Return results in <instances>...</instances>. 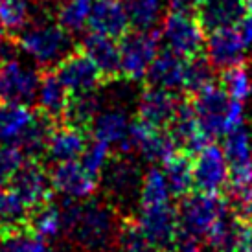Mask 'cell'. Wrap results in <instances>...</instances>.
Wrapping results in <instances>:
<instances>
[{"label":"cell","mask_w":252,"mask_h":252,"mask_svg":"<svg viewBox=\"0 0 252 252\" xmlns=\"http://www.w3.org/2000/svg\"><path fill=\"white\" fill-rule=\"evenodd\" d=\"M64 236L79 251L112 252L120 230V212L109 201H72L61 203Z\"/></svg>","instance_id":"cell-1"},{"label":"cell","mask_w":252,"mask_h":252,"mask_svg":"<svg viewBox=\"0 0 252 252\" xmlns=\"http://www.w3.org/2000/svg\"><path fill=\"white\" fill-rule=\"evenodd\" d=\"M21 50L44 70H54L70 52L76 50L70 32L56 21V17L32 19L17 33Z\"/></svg>","instance_id":"cell-2"},{"label":"cell","mask_w":252,"mask_h":252,"mask_svg":"<svg viewBox=\"0 0 252 252\" xmlns=\"http://www.w3.org/2000/svg\"><path fill=\"white\" fill-rule=\"evenodd\" d=\"M199 127L208 140L221 138L234 127L243 124L241 101L228 96L221 83L210 85L191 96Z\"/></svg>","instance_id":"cell-3"},{"label":"cell","mask_w":252,"mask_h":252,"mask_svg":"<svg viewBox=\"0 0 252 252\" xmlns=\"http://www.w3.org/2000/svg\"><path fill=\"white\" fill-rule=\"evenodd\" d=\"M99 175L107 201L118 212L138 201L144 173L138 162L133 160L129 155L120 153L118 157H111Z\"/></svg>","instance_id":"cell-4"},{"label":"cell","mask_w":252,"mask_h":252,"mask_svg":"<svg viewBox=\"0 0 252 252\" xmlns=\"http://www.w3.org/2000/svg\"><path fill=\"white\" fill-rule=\"evenodd\" d=\"M230 206L226 195L221 193H204V191H189L188 195L181 199L177 208L179 216V232L188 234L193 238H204L212 224L216 223L219 216Z\"/></svg>","instance_id":"cell-5"},{"label":"cell","mask_w":252,"mask_h":252,"mask_svg":"<svg viewBox=\"0 0 252 252\" xmlns=\"http://www.w3.org/2000/svg\"><path fill=\"white\" fill-rule=\"evenodd\" d=\"M160 30H133L120 37V76L126 81H144L147 70L158 54Z\"/></svg>","instance_id":"cell-6"},{"label":"cell","mask_w":252,"mask_h":252,"mask_svg":"<svg viewBox=\"0 0 252 252\" xmlns=\"http://www.w3.org/2000/svg\"><path fill=\"white\" fill-rule=\"evenodd\" d=\"M160 39L164 41L166 48L179 54L181 57L199 56L204 52V30L197 21L195 15L189 11H173L164 17L160 26Z\"/></svg>","instance_id":"cell-7"},{"label":"cell","mask_w":252,"mask_h":252,"mask_svg":"<svg viewBox=\"0 0 252 252\" xmlns=\"http://www.w3.org/2000/svg\"><path fill=\"white\" fill-rule=\"evenodd\" d=\"M7 188L13 189L17 197L28 206V210H33L37 206L52 201L54 193L50 173L37 158H28L22 162V166L15 171L11 181L7 182Z\"/></svg>","instance_id":"cell-8"},{"label":"cell","mask_w":252,"mask_h":252,"mask_svg":"<svg viewBox=\"0 0 252 252\" xmlns=\"http://www.w3.org/2000/svg\"><path fill=\"white\" fill-rule=\"evenodd\" d=\"M129 146L131 153H138L144 160L151 164H164L169 157H173L179 151L173 138L169 136L168 131H164V127L151 126L140 118L131 122Z\"/></svg>","instance_id":"cell-9"},{"label":"cell","mask_w":252,"mask_h":252,"mask_svg":"<svg viewBox=\"0 0 252 252\" xmlns=\"http://www.w3.org/2000/svg\"><path fill=\"white\" fill-rule=\"evenodd\" d=\"M39 83L41 72L15 59L0 68V99L21 105H32L35 103Z\"/></svg>","instance_id":"cell-10"},{"label":"cell","mask_w":252,"mask_h":252,"mask_svg":"<svg viewBox=\"0 0 252 252\" xmlns=\"http://www.w3.org/2000/svg\"><path fill=\"white\" fill-rule=\"evenodd\" d=\"M228 162L223 147L214 144L206 146L193 155V188L204 193H223L228 184Z\"/></svg>","instance_id":"cell-11"},{"label":"cell","mask_w":252,"mask_h":252,"mask_svg":"<svg viewBox=\"0 0 252 252\" xmlns=\"http://www.w3.org/2000/svg\"><path fill=\"white\" fill-rule=\"evenodd\" d=\"M54 72H56V76L61 79V83L66 87V91L70 94L98 91L99 87L105 83V79L101 76V72L98 70V66L92 63L81 50L70 52L54 68Z\"/></svg>","instance_id":"cell-12"},{"label":"cell","mask_w":252,"mask_h":252,"mask_svg":"<svg viewBox=\"0 0 252 252\" xmlns=\"http://www.w3.org/2000/svg\"><path fill=\"white\" fill-rule=\"evenodd\" d=\"M50 181L56 193L72 201H85L94 195L98 188V177L87 171L77 160L56 164L50 173Z\"/></svg>","instance_id":"cell-13"},{"label":"cell","mask_w":252,"mask_h":252,"mask_svg":"<svg viewBox=\"0 0 252 252\" xmlns=\"http://www.w3.org/2000/svg\"><path fill=\"white\" fill-rule=\"evenodd\" d=\"M168 133L175 142L177 149L191 157L199 153L206 144H210V140L204 136L199 127L191 98H181L175 114L168 124Z\"/></svg>","instance_id":"cell-14"},{"label":"cell","mask_w":252,"mask_h":252,"mask_svg":"<svg viewBox=\"0 0 252 252\" xmlns=\"http://www.w3.org/2000/svg\"><path fill=\"white\" fill-rule=\"evenodd\" d=\"M136 221L142 230L146 232L147 238L151 239V243L162 252L168 249L169 243L179 234V216L171 201L140 208Z\"/></svg>","instance_id":"cell-15"},{"label":"cell","mask_w":252,"mask_h":252,"mask_svg":"<svg viewBox=\"0 0 252 252\" xmlns=\"http://www.w3.org/2000/svg\"><path fill=\"white\" fill-rule=\"evenodd\" d=\"M245 42L236 26L214 30L204 42V54L210 59L216 70H226L230 66L245 63Z\"/></svg>","instance_id":"cell-16"},{"label":"cell","mask_w":252,"mask_h":252,"mask_svg":"<svg viewBox=\"0 0 252 252\" xmlns=\"http://www.w3.org/2000/svg\"><path fill=\"white\" fill-rule=\"evenodd\" d=\"M129 129H131V120L124 107H111L101 111L94 118L91 126L92 138L105 142L109 147H116L118 153L129 155Z\"/></svg>","instance_id":"cell-17"},{"label":"cell","mask_w":252,"mask_h":252,"mask_svg":"<svg viewBox=\"0 0 252 252\" xmlns=\"http://www.w3.org/2000/svg\"><path fill=\"white\" fill-rule=\"evenodd\" d=\"M249 11L247 0H203L195 9V17L204 32L236 26Z\"/></svg>","instance_id":"cell-18"},{"label":"cell","mask_w":252,"mask_h":252,"mask_svg":"<svg viewBox=\"0 0 252 252\" xmlns=\"http://www.w3.org/2000/svg\"><path fill=\"white\" fill-rule=\"evenodd\" d=\"M77 50H81L92 63L98 66L105 81L120 79V42L101 33L89 32L81 39Z\"/></svg>","instance_id":"cell-19"},{"label":"cell","mask_w":252,"mask_h":252,"mask_svg":"<svg viewBox=\"0 0 252 252\" xmlns=\"http://www.w3.org/2000/svg\"><path fill=\"white\" fill-rule=\"evenodd\" d=\"M181 98L173 91L147 85L138 96V118L157 127H168Z\"/></svg>","instance_id":"cell-20"},{"label":"cell","mask_w":252,"mask_h":252,"mask_svg":"<svg viewBox=\"0 0 252 252\" xmlns=\"http://www.w3.org/2000/svg\"><path fill=\"white\" fill-rule=\"evenodd\" d=\"M87 28L94 33H101V35L112 37V39L124 37L129 30V19H127L124 4L111 2V0L92 2Z\"/></svg>","instance_id":"cell-21"},{"label":"cell","mask_w":252,"mask_h":252,"mask_svg":"<svg viewBox=\"0 0 252 252\" xmlns=\"http://www.w3.org/2000/svg\"><path fill=\"white\" fill-rule=\"evenodd\" d=\"M184 64H186V59L179 54L171 52L169 48L160 50L147 70V85L173 92L181 91L182 81H184Z\"/></svg>","instance_id":"cell-22"},{"label":"cell","mask_w":252,"mask_h":252,"mask_svg":"<svg viewBox=\"0 0 252 252\" xmlns=\"http://www.w3.org/2000/svg\"><path fill=\"white\" fill-rule=\"evenodd\" d=\"M87 136H85L83 129L77 127H56L54 133L50 136L48 146H46V158L54 164H61V162L77 160L81 153L87 147Z\"/></svg>","instance_id":"cell-23"},{"label":"cell","mask_w":252,"mask_h":252,"mask_svg":"<svg viewBox=\"0 0 252 252\" xmlns=\"http://www.w3.org/2000/svg\"><path fill=\"white\" fill-rule=\"evenodd\" d=\"M103 101L105 98L98 91L70 94L61 120L64 122V126L87 131V129H91L94 118L103 111Z\"/></svg>","instance_id":"cell-24"},{"label":"cell","mask_w":252,"mask_h":252,"mask_svg":"<svg viewBox=\"0 0 252 252\" xmlns=\"http://www.w3.org/2000/svg\"><path fill=\"white\" fill-rule=\"evenodd\" d=\"M70 98V92L61 83V79L56 76L54 70H46L41 74V83L37 89V109L39 112L46 114L50 118L57 120L63 118L66 101Z\"/></svg>","instance_id":"cell-25"},{"label":"cell","mask_w":252,"mask_h":252,"mask_svg":"<svg viewBox=\"0 0 252 252\" xmlns=\"http://www.w3.org/2000/svg\"><path fill=\"white\" fill-rule=\"evenodd\" d=\"M56 127V120L37 111L32 124H30L28 129L24 131V134L19 138V142L15 146L21 149L26 158L41 160L44 153H46V146H48L50 136H52Z\"/></svg>","instance_id":"cell-26"},{"label":"cell","mask_w":252,"mask_h":252,"mask_svg":"<svg viewBox=\"0 0 252 252\" xmlns=\"http://www.w3.org/2000/svg\"><path fill=\"white\" fill-rule=\"evenodd\" d=\"M33 116L35 112L28 105L0 99V144L15 146L32 124Z\"/></svg>","instance_id":"cell-27"},{"label":"cell","mask_w":252,"mask_h":252,"mask_svg":"<svg viewBox=\"0 0 252 252\" xmlns=\"http://www.w3.org/2000/svg\"><path fill=\"white\" fill-rule=\"evenodd\" d=\"M164 173L171 197L182 199L193 189V157L184 151H177L164 162Z\"/></svg>","instance_id":"cell-28"},{"label":"cell","mask_w":252,"mask_h":252,"mask_svg":"<svg viewBox=\"0 0 252 252\" xmlns=\"http://www.w3.org/2000/svg\"><path fill=\"white\" fill-rule=\"evenodd\" d=\"M239 226H241V219H239L230 206L219 216L216 223L212 224L206 238V245L212 252H236V243H238Z\"/></svg>","instance_id":"cell-29"},{"label":"cell","mask_w":252,"mask_h":252,"mask_svg":"<svg viewBox=\"0 0 252 252\" xmlns=\"http://www.w3.org/2000/svg\"><path fill=\"white\" fill-rule=\"evenodd\" d=\"M0 252H54L50 241L41 238L26 224L0 232Z\"/></svg>","instance_id":"cell-30"},{"label":"cell","mask_w":252,"mask_h":252,"mask_svg":"<svg viewBox=\"0 0 252 252\" xmlns=\"http://www.w3.org/2000/svg\"><path fill=\"white\" fill-rule=\"evenodd\" d=\"M28 226L46 241L59 239L64 234L61 204H54L52 201H48V203L30 210Z\"/></svg>","instance_id":"cell-31"},{"label":"cell","mask_w":252,"mask_h":252,"mask_svg":"<svg viewBox=\"0 0 252 252\" xmlns=\"http://www.w3.org/2000/svg\"><path fill=\"white\" fill-rule=\"evenodd\" d=\"M166 2L168 0H126L124 7L129 19V26L140 32L157 30Z\"/></svg>","instance_id":"cell-32"},{"label":"cell","mask_w":252,"mask_h":252,"mask_svg":"<svg viewBox=\"0 0 252 252\" xmlns=\"http://www.w3.org/2000/svg\"><path fill=\"white\" fill-rule=\"evenodd\" d=\"M217 83L216 68L210 63L206 54L188 57L184 64V81H182V91H186L189 96L197 94L206 87Z\"/></svg>","instance_id":"cell-33"},{"label":"cell","mask_w":252,"mask_h":252,"mask_svg":"<svg viewBox=\"0 0 252 252\" xmlns=\"http://www.w3.org/2000/svg\"><path fill=\"white\" fill-rule=\"evenodd\" d=\"M171 201V191L168 186V179L164 169L151 166L146 169L142 175L140 193H138V206H155V204H164Z\"/></svg>","instance_id":"cell-34"},{"label":"cell","mask_w":252,"mask_h":252,"mask_svg":"<svg viewBox=\"0 0 252 252\" xmlns=\"http://www.w3.org/2000/svg\"><path fill=\"white\" fill-rule=\"evenodd\" d=\"M223 153L226 157L228 168H239L252 164V144L251 136L247 133L243 124L234 127L232 131L224 134L223 140Z\"/></svg>","instance_id":"cell-35"},{"label":"cell","mask_w":252,"mask_h":252,"mask_svg":"<svg viewBox=\"0 0 252 252\" xmlns=\"http://www.w3.org/2000/svg\"><path fill=\"white\" fill-rule=\"evenodd\" d=\"M114 249L118 252H162L151 243V239L140 228L138 221L129 216L124 217L120 223L118 239Z\"/></svg>","instance_id":"cell-36"},{"label":"cell","mask_w":252,"mask_h":252,"mask_svg":"<svg viewBox=\"0 0 252 252\" xmlns=\"http://www.w3.org/2000/svg\"><path fill=\"white\" fill-rule=\"evenodd\" d=\"M91 9L92 0H64L56 9V21L72 35L81 33L89 24Z\"/></svg>","instance_id":"cell-37"},{"label":"cell","mask_w":252,"mask_h":252,"mask_svg":"<svg viewBox=\"0 0 252 252\" xmlns=\"http://www.w3.org/2000/svg\"><path fill=\"white\" fill-rule=\"evenodd\" d=\"M33 13L32 0H2L0 2V26L7 33H19L30 21Z\"/></svg>","instance_id":"cell-38"},{"label":"cell","mask_w":252,"mask_h":252,"mask_svg":"<svg viewBox=\"0 0 252 252\" xmlns=\"http://www.w3.org/2000/svg\"><path fill=\"white\" fill-rule=\"evenodd\" d=\"M28 206L17 197L13 189L0 186V232L28 223Z\"/></svg>","instance_id":"cell-39"},{"label":"cell","mask_w":252,"mask_h":252,"mask_svg":"<svg viewBox=\"0 0 252 252\" xmlns=\"http://www.w3.org/2000/svg\"><path fill=\"white\" fill-rule=\"evenodd\" d=\"M219 83L224 91L228 92V96L238 101H245L252 92V81L249 76V70L243 63L230 66L226 70L221 72V79Z\"/></svg>","instance_id":"cell-40"},{"label":"cell","mask_w":252,"mask_h":252,"mask_svg":"<svg viewBox=\"0 0 252 252\" xmlns=\"http://www.w3.org/2000/svg\"><path fill=\"white\" fill-rule=\"evenodd\" d=\"M111 157V147L107 146L105 142L94 138L92 142L87 144V147H85V151L81 153L79 158H81V166L87 171H91L92 175L98 177L107 166V162H109Z\"/></svg>","instance_id":"cell-41"},{"label":"cell","mask_w":252,"mask_h":252,"mask_svg":"<svg viewBox=\"0 0 252 252\" xmlns=\"http://www.w3.org/2000/svg\"><path fill=\"white\" fill-rule=\"evenodd\" d=\"M26 157L17 146L11 144H0V186H7L15 171L21 168Z\"/></svg>","instance_id":"cell-42"},{"label":"cell","mask_w":252,"mask_h":252,"mask_svg":"<svg viewBox=\"0 0 252 252\" xmlns=\"http://www.w3.org/2000/svg\"><path fill=\"white\" fill-rule=\"evenodd\" d=\"M228 203H230V208L234 210V214L245 221V223L252 224V186L251 188L239 191L236 195L226 197Z\"/></svg>","instance_id":"cell-43"},{"label":"cell","mask_w":252,"mask_h":252,"mask_svg":"<svg viewBox=\"0 0 252 252\" xmlns=\"http://www.w3.org/2000/svg\"><path fill=\"white\" fill-rule=\"evenodd\" d=\"M19 52H21V46H19L17 37L11 33L0 37V68L15 59H19Z\"/></svg>","instance_id":"cell-44"},{"label":"cell","mask_w":252,"mask_h":252,"mask_svg":"<svg viewBox=\"0 0 252 252\" xmlns=\"http://www.w3.org/2000/svg\"><path fill=\"white\" fill-rule=\"evenodd\" d=\"M164 252H203V249H201V243L197 238L179 232Z\"/></svg>","instance_id":"cell-45"},{"label":"cell","mask_w":252,"mask_h":252,"mask_svg":"<svg viewBox=\"0 0 252 252\" xmlns=\"http://www.w3.org/2000/svg\"><path fill=\"white\" fill-rule=\"evenodd\" d=\"M236 30L239 32V35H241L247 48L252 46V11H249V13L236 24Z\"/></svg>","instance_id":"cell-46"},{"label":"cell","mask_w":252,"mask_h":252,"mask_svg":"<svg viewBox=\"0 0 252 252\" xmlns=\"http://www.w3.org/2000/svg\"><path fill=\"white\" fill-rule=\"evenodd\" d=\"M201 2L203 0H168L169 9H173V11H189V13L195 11Z\"/></svg>","instance_id":"cell-47"},{"label":"cell","mask_w":252,"mask_h":252,"mask_svg":"<svg viewBox=\"0 0 252 252\" xmlns=\"http://www.w3.org/2000/svg\"><path fill=\"white\" fill-rule=\"evenodd\" d=\"M111 2H120V0H111Z\"/></svg>","instance_id":"cell-48"},{"label":"cell","mask_w":252,"mask_h":252,"mask_svg":"<svg viewBox=\"0 0 252 252\" xmlns=\"http://www.w3.org/2000/svg\"><path fill=\"white\" fill-rule=\"evenodd\" d=\"M81 252H91V251H81Z\"/></svg>","instance_id":"cell-49"}]
</instances>
